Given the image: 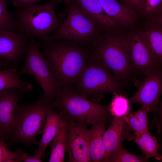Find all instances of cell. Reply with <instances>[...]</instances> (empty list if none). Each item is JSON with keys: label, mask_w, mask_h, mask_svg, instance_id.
Returning a JSON list of instances; mask_svg holds the SVG:
<instances>
[{"label": "cell", "mask_w": 162, "mask_h": 162, "mask_svg": "<svg viewBox=\"0 0 162 162\" xmlns=\"http://www.w3.org/2000/svg\"><path fill=\"white\" fill-rule=\"evenodd\" d=\"M149 159L145 156L133 154L127 151L120 144L104 162H147Z\"/></svg>", "instance_id": "obj_24"}, {"label": "cell", "mask_w": 162, "mask_h": 162, "mask_svg": "<svg viewBox=\"0 0 162 162\" xmlns=\"http://www.w3.org/2000/svg\"><path fill=\"white\" fill-rule=\"evenodd\" d=\"M112 120L103 118L92 125L88 130V139L92 161L93 162H102L105 154L103 136L105 131L106 124L107 122L111 123Z\"/></svg>", "instance_id": "obj_17"}, {"label": "cell", "mask_w": 162, "mask_h": 162, "mask_svg": "<svg viewBox=\"0 0 162 162\" xmlns=\"http://www.w3.org/2000/svg\"><path fill=\"white\" fill-rule=\"evenodd\" d=\"M23 93L19 89L10 88L0 91V126L8 140L18 101Z\"/></svg>", "instance_id": "obj_14"}, {"label": "cell", "mask_w": 162, "mask_h": 162, "mask_svg": "<svg viewBox=\"0 0 162 162\" xmlns=\"http://www.w3.org/2000/svg\"><path fill=\"white\" fill-rule=\"evenodd\" d=\"M109 105L110 113L113 117H122L126 115L131 109L128 100L124 96L114 93Z\"/></svg>", "instance_id": "obj_25"}, {"label": "cell", "mask_w": 162, "mask_h": 162, "mask_svg": "<svg viewBox=\"0 0 162 162\" xmlns=\"http://www.w3.org/2000/svg\"><path fill=\"white\" fill-rule=\"evenodd\" d=\"M12 63L10 62L0 59V67L5 69L9 68V67Z\"/></svg>", "instance_id": "obj_32"}, {"label": "cell", "mask_w": 162, "mask_h": 162, "mask_svg": "<svg viewBox=\"0 0 162 162\" xmlns=\"http://www.w3.org/2000/svg\"><path fill=\"white\" fill-rule=\"evenodd\" d=\"M53 104L54 108L57 109L58 111L61 110L73 121L87 126L103 118L112 119L109 105L92 101L70 89L61 88Z\"/></svg>", "instance_id": "obj_6"}, {"label": "cell", "mask_w": 162, "mask_h": 162, "mask_svg": "<svg viewBox=\"0 0 162 162\" xmlns=\"http://www.w3.org/2000/svg\"><path fill=\"white\" fill-rule=\"evenodd\" d=\"M162 66L156 67L146 74L136 93L128 100L130 103H138L148 107L153 115L158 114V107L162 91Z\"/></svg>", "instance_id": "obj_11"}, {"label": "cell", "mask_w": 162, "mask_h": 162, "mask_svg": "<svg viewBox=\"0 0 162 162\" xmlns=\"http://www.w3.org/2000/svg\"><path fill=\"white\" fill-rule=\"evenodd\" d=\"M111 124L104 132L103 141L105 151L102 162L108 158L113 151L125 140H134V134L123 119V117H114Z\"/></svg>", "instance_id": "obj_13"}, {"label": "cell", "mask_w": 162, "mask_h": 162, "mask_svg": "<svg viewBox=\"0 0 162 162\" xmlns=\"http://www.w3.org/2000/svg\"><path fill=\"white\" fill-rule=\"evenodd\" d=\"M64 1L67 16L60 28L48 38L72 41L90 47L103 31L79 9L74 0Z\"/></svg>", "instance_id": "obj_7"}, {"label": "cell", "mask_w": 162, "mask_h": 162, "mask_svg": "<svg viewBox=\"0 0 162 162\" xmlns=\"http://www.w3.org/2000/svg\"><path fill=\"white\" fill-rule=\"evenodd\" d=\"M3 138L5 140H6V137L5 133L0 126V138Z\"/></svg>", "instance_id": "obj_33"}, {"label": "cell", "mask_w": 162, "mask_h": 162, "mask_svg": "<svg viewBox=\"0 0 162 162\" xmlns=\"http://www.w3.org/2000/svg\"><path fill=\"white\" fill-rule=\"evenodd\" d=\"M41 154L38 149L35 152L34 154L32 156H29L26 152H23L16 159V162H41Z\"/></svg>", "instance_id": "obj_29"}, {"label": "cell", "mask_w": 162, "mask_h": 162, "mask_svg": "<svg viewBox=\"0 0 162 162\" xmlns=\"http://www.w3.org/2000/svg\"><path fill=\"white\" fill-rule=\"evenodd\" d=\"M10 88H17L25 93L31 90L33 86L21 80L15 68H9L0 70V91Z\"/></svg>", "instance_id": "obj_22"}, {"label": "cell", "mask_w": 162, "mask_h": 162, "mask_svg": "<svg viewBox=\"0 0 162 162\" xmlns=\"http://www.w3.org/2000/svg\"><path fill=\"white\" fill-rule=\"evenodd\" d=\"M126 45L129 60L134 74L146 75L162 62L153 52L142 31L134 30L126 34Z\"/></svg>", "instance_id": "obj_9"}, {"label": "cell", "mask_w": 162, "mask_h": 162, "mask_svg": "<svg viewBox=\"0 0 162 162\" xmlns=\"http://www.w3.org/2000/svg\"><path fill=\"white\" fill-rule=\"evenodd\" d=\"M140 13L147 19L162 14V0H143Z\"/></svg>", "instance_id": "obj_27"}, {"label": "cell", "mask_w": 162, "mask_h": 162, "mask_svg": "<svg viewBox=\"0 0 162 162\" xmlns=\"http://www.w3.org/2000/svg\"><path fill=\"white\" fill-rule=\"evenodd\" d=\"M147 19L142 32L151 48L162 62V14Z\"/></svg>", "instance_id": "obj_18"}, {"label": "cell", "mask_w": 162, "mask_h": 162, "mask_svg": "<svg viewBox=\"0 0 162 162\" xmlns=\"http://www.w3.org/2000/svg\"><path fill=\"white\" fill-rule=\"evenodd\" d=\"M107 16L121 27H132L135 22L137 13L116 0H99Z\"/></svg>", "instance_id": "obj_16"}, {"label": "cell", "mask_w": 162, "mask_h": 162, "mask_svg": "<svg viewBox=\"0 0 162 162\" xmlns=\"http://www.w3.org/2000/svg\"><path fill=\"white\" fill-rule=\"evenodd\" d=\"M25 56L24 64L17 72L18 74L20 76L27 74L33 77L41 87L46 101L52 103L61 87L49 68L40 51V44L34 38H30Z\"/></svg>", "instance_id": "obj_8"}, {"label": "cell", "mask_w": 162, "mask_h": 162, "mask_svg": "<svg viewBox=\"0 0 162 162\" xmlns=\"http://www.w3.org/2000/svg\"><path fill=\"white\" fill-rule=\"evenodd\" d=\"M59 110L63 113L67 125L66 151L68 155V162H92L87 126L73 121Z\"/></svg>", "instance_id": "obj_10"}, {"label": "cell", "mask_w": 162, "mask_h": 162, "mask_svg": "<svg viewBox=\"0 0 162 162\" xmlns=\"http://www.w3.org/2000/svg\"><path fill=\"white\" fill-rule=\"evenodd\" d=\"M4 141V138H0V162H16V159L23 151L20 148L14 152L10 151Z\"/></svg>", "instance_id": "obj_28"}, {"label": "cell", "mask_w": 162, "mask_h": 162, "mask_svg": "<svg viewBox=\"0 0 162 162\" xmlns=\"http://www.w3.org/2000/svg\"><path fill=\"white\" fill-rule=\"evenodd\" d=\"M134 134V140L147 158L153 157L158 161L162 160V156L158 152L160 145L156 138L151 134L148 130L141 133Z\"/></svg>", "instance_id": "obj_21"}, {"label": "cell", "mask_w": 162, "mask_h": 162, "mask_svg": "<svg viewBox=\"0 0 162 162\" xmlns=\"http://www.w3.org/2000/svg\"><path fill=\"white\" fill-rule=\"evenodd\" d=\"M52 107L53 103L48 102L43 96L33 103L18 105L11 125L8 145L17 142L23 143L27 147L38 145L36 136L43 133L47 112Z\"/></svg>", "instance_id": "obj_5"}, {"label": "cell", "mask_w": 162, "mask_h": 162, "mask_svg": "<svg viewBox=\"0 0 162 162\" xmlns=\"http://www.w3.org/2000/svg\"><path fill=\"white\" fill-rule=\"evenodd\" d=\"M7 1L0 0V31H18L17 22L8 10Z\"/></svg>", "instance_id": "obj_26"}, {"label": "cell", "mask_w": 162, "mask_h": 162, "mask_svg": "<svg viewBox=\"0 0 162 162\" xmlns=\"http://www.w3.org/2000/svg\"><path fill=\"white\" fill-rule=\"evenodd\" d=\"M126 7L137 13H140V7L143 0H118Z\"/></svg>", "instance_id": "obj_30"}, {"label": "cell", "mask_w": 162, "mask_h": 162, "mask_svg": "<svg viewBox=\"0 0 162 162\" xmlns=\"http://www.w3.org/2000/svg\"><path fill=\"white\" fill-rule=\"evenodd\" d=\"M61 118L59 113L53 107L48 111L42 138L38 142L39 151L41 158L45 157V151L48 145L55 137L61 122Z\"/></svg>", "instance_id": "obj_19"}, {"label": "cell", "mask_w": 162, "mask_h": 162, "mask_svg": "<svg viewBox=\"0 0 162 162\" xmlns=\"http://www.w3.org/2000/svg\"><path fill=\"white\" fill-rule=\"evenodd\" d=\"M124 86L91 52L85 68L72 90L87 98L91 96L93 100L98 102L105 93L124 95Z\"/></svg>", "instance_id": "obj_3"}, {"label": "cell", "mask_w": 162, "mask_h": 162, "mask_svg": "<svg viewBox=\"0 0 162 162\" xmlns=\"http://www.w3.org/2000/svg\"><path fill=\"white\" fill-rule=\"evenodd\" d=\"M61 122L53 142L50 145L51 153L49 162L64 161L67 125L63 112L59 111Z\"/></svg>", "instance_id": "obj_20"}, {"label": "cell", "mask_w": 162, "mask_h": 162, "mask_svg": "<svg viewBox=\"0 0 162 162\" xmlns=\"http://www.w3.org/2000/svg\"><path fill=\"white\" fill-rule=\"evenodd\" d=\"M149 108L142 106L141 109L135 112L128 113L123 119L135 133H141L148 130V115Z\"/></svg>", "instance_id": "obj_23"}, {"label": "cell", "mask_w": 162, "mask_h": 162, "mask_svg": "<svg viewBox=\"0 0 162 162\" xmlns=\"http://www.w3.org/2000/svg\"><path fill=\"white\" fill-rule=\"evenodd\" d=\"M31 38L18 31H0V59L18 63L25 56Z\"/></svg>", "instance_id": "obj_12"}, {"label": "cell", "mask_w": 162, "mask_h": 162, "mask_svg": "<svg viewBox=\"0 0 162 162\" xmlns=\"http://www.w3.org/2000/svg\"><path fill=\"white\" fill-rule=\"evenodd\" d=\"M40 46L61 88L72 90L85 68L90 47L72 41L49 38L42 41Z\"/></svg>", "instance_id": "obj_1"}, {"label": "cell", "mask_w": 162, "mask_h": 162, "mask_svg": "<svg viewBox=\"0 0 162 162\" xmlns=\"http://www.w3.org/2000/svg\"><path fill=\"white\" fill-rule=\"evenodd\" d=\"M62 0H52L42 5L31 4L18 9L12 15L17 22L18 31L30 38L46 40L64 21L56 13V6Z\"/></svg>", "instance_id": "obj_4"}, {"label": "cell", "mask_w": 162, "mask_h": 162, "mask_svg": "<svg viewBox=\"0 0 162 162\" xmlns=\"http://www.w3.org/2000/svg\"><path fill=\"white\" fill-rule=\"evenodd\" d=\"M74 0L79 9L95 22L103 31L121 27L106 14L99 0Z\"/></svg>", "instance_id": "obj_15"}, {"label": "cell", "mask_w": 162, "mask_h": 162, "mask_svg": "<svg viewBox=\"0 0 162 162\" xmlns=\"http://www.w3.org/2000/svg\"><path fill=\"white\" fill-rule=\"evenodd\" d=\"M120 28L103 31L91 46V52L114 73L124 85L135 79L126 45V34Z\"/></svg>", "instance_id": "obj_2"}, {"label": "cell", "mask_w": 162, "mask_h": 162, "mask_svg": "<svg viewBox=\"0 0 162 162\" xmlns=\"http://www.w3.org/2000/svg\"><path fill=\"white\" fill-rule=\"evenodd\" d=\"M40 0H13L12 3L14 6L20 8L26 5L35 4Z\"/></svg>", "instance_id": "obj_31"}]
</instances>
